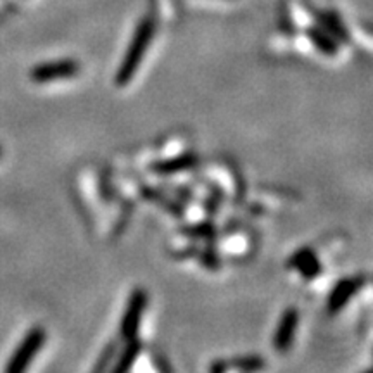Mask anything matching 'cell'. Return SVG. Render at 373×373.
<instances>
[{"label":"cell","instance_id":"cell-1","mask_svg":"<svg viewBox=\"0 0 373 373\" xmlns=\"http://www.w3.org/2000/svg\"><path fill=\"white\" fill-rule=\"evenodd\" d=\"M156 26L154 21L151 18H146L144 21H140V25L135 30L134 38H131L130 45H128L124 58L121 59L118 71H116V85L126 87L131 82L135 73L139 71L140 64H142L144 58H146L147 49H149L152 38H154Z\"/></svg>","mask_w":373,"mask_h":373},{"label":"cell","instance_id":"cell-2","mask_svg":"<svg viewBox=\"0 0 373 373\" xmlns=\"http://www.w3.org/2000/svg\"><path fill=\"white\" fill-rule=\"evenodd\" d=\"M45 344V330L43 328H33L25 335L14 355L11 356L9 363H7L6 372L7 373H21L25 372L38 355L40 349Z\"/></svg>","mask_w":373,"mask_h":373},{"label":"cell","instance_id":"cell-3","mask_svg":"<svg viewBox=\"0 0 373 373\" xmlns=\"http://www.w3.org/2000/svg\"><path fill=\"white\" fill-rule=\"evenodd\" d=\"M147 292L144 288H135L128 299L126 308H124L121 322H119V337L123 340L135 339L139 335L142 316L147 308Z\"/></svg>","mask_w":373,"mask_h":373},{"label":"cell","instance_id":"cell-4","mask_svg":"<svg viewBox=\"0 0 373 373\" xmlns=\"http://www.w3.org/2000/svg\"><path fill=\"white\" fill-rule=\"evenodd\" d=\"M80 73V64L75 59H59V61H49L37 64L31 70V80L37 83H49L54 80L73 78Z\"/></svg>","mask_w":373,"mask_h":373},{"label":"cell","instance_id":"cell-5","mask_svg":"<svg viewBox=\"0 0 373 373\" xmlns=\"http://www.w3.org/2000/svg\"><path fill=\"white\" fill-rule=\"evenodd\" d=\"M299 325V313L296 308H288L283 311L282 318H280L279 327H276L274 335V347L276 351L286 352L291 349L292 342L296 339V332H298Z\"/></svg>","mask_w":373,"mask_h":373},{"label":"cell","instance_id":"cell-6","mask_svg":"<svg viewBox=\"0 0 373 373\" xmlns=\"http://www.w3.org/2000/svg\"><path fill=\"white\" fill-rule=\"evenodd\" d=\"M360 286H361V280L358 279L339 280V282L335 283V287L332 288L330 296H328V301H327L328 313H330V315H335V313L342 311L349 304V301L355 298Z\"/></svg>","mask_w":373,"mask_h":373},{"label":"cell","instance_id":"cell-7","mask_svg":"<svg viewBox=\"0 0 373 373\" xmlns=\"http://www.w3.org/2000/svg\"><path fill=\"white\" fill-rule=\"evenodd\" d=\"M287 268H292V270H298L303 279L313 280L316 279L320 274H322V264H320V259L316 258L315 251L310 247H303L299 251H296L294 254L288 258Z\"/></svg>","mask_w":373,"mask_h":373},{"label":"cell","instance_id":"cell-8","mask_svg":"<svg viewBox=\"0 0 373 373\" xmlns=\"http://www.w3.org/2000/svg\"><path fill=\"white\" fill-rule=\"evenodd\" d=\"M142 352V342L135 337V339L124 340V347L121 351H118L114 363H112L111 372L112 373H124L130 370L135 364V361L139 360V355Z\"/></svg>","mask_w":373,"mask_h":373},{"label":"cell","instance_id":"cell-9","mask_svg":"<svg viewBox=\"0 0 373 373\" xmlns=\"http://www.w3.org/2000/svg\"><path fill=\"white\" fill-rule=\"evenodd\" d=\"M198 164V158L194 154H183V156H176V158L171 159H163V161L154 163L151 166V171L158 175H173L180 173V171H187L192 170V168Z\"/></svg>","mask_w":373,"mask_h":373},{"label":"cell","instance_id":"cell-10","mask_svg":"<svg viewBox=\"0 0 373 373\" xmlns=\"http://www.w3.org/2000/svg\"><path fill=\"white\" fill-rule=\"evenodd\" d=\"M308 37H310L311 43L316 47L322 54L325 55H335L337 50H339V43H337V38L330 31L323 30V28H316L313 26L308 30Z\"/></svg>","mask_w":373,"mask_h":373},{"label":"cell","instance_id":"cell-11","mask_svg":"<svg viewBox=\"0 0 373 373\" xmlns=\"http://www.w3.org/2000/svg\"><path fill=\"white\" fill-rule=\"evenodd\" d=\"M118 351H119L118 342H116V340H111V342L107 344V346L102 349V352L99 355L97 363H95V367H94V372L111 370L112 363H114L116 356H118Z\"/></svg>","mask_w":373,"mask_h":373},{"label":"cell","instance_id":"cell-12","mask_svg":"<svg viewBox=\"0 0 373 373\" xmlns=\"http://www.w3.org/2000/svg\"><path fill=\"white\" fill-rule=\"evenodd\" d=\"M232 364L240 372H258L264 368V361L259 356H240L232 361Z\"/></svg>","mask_w":373,"mask_h":373},{"label":"cell","instance_id":"cell-13","mask_svg":"<svg viewBox=\"0 0 373 373\" xmlns=\"http://www.w3.org/2000/svg\"><path fill=\"white\" fill-rule=\"evenodd\" d=\"M322 21H323V26L327 28V31H330L332 35H334L335 38H347V33L342 30V25H340L339 19L335 18V14H322Z\"/></svg>","mask_w":373,"mask_h":373},{"label":"cell","instance_id":"cell-14","mask_svg":"<svg viewBox=\"0 0 373 373\" xmlns=\"http://www.w3.org/2000/svg\"><path fill=\"white\" fill-rule=\"evenodd\" d=\"M185 234L188 237H195V239H212L215 237V227L211 223H199L194 227L185 228Z\"/></svg>","mask_w":373,"mask_h":373},{"label":"cell","instance_id":"cell-15","mask_svg":"<svg viewBox=\"0 0 373 373\" xmlns=\"http://www.w3.org/2000/svg\"><path fill=\"white\" fill-rule=\"evenodd\" d=\"M146 195H147V198H149V199H152V200H161L163 204H166L168 210H170L171 212H175V215L180 216V215H182V212H183V210L178 206V204H175L173 200H170L168 198H164V194H159L158 190H151V188H147Z\"/></svg>","mask_w":373,"mask_h":373},{"label":"cell","instance_id":"cell-16","mask_svg":"<svg viewBox=\"0 0 373 373\" xmlns=\"http://www.w3.org/2000/svg\"><path fill=\"white\" fill-rule=\"evenodd\" d=\"M210 370L212 373H222V372H227L228 370V364L227 363H222V361H218V363H212Z\"/></svg>","mask_w":373,"mask_h":373}]
</instances>
